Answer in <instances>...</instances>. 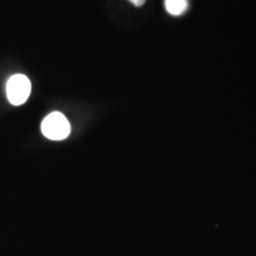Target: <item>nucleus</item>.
Returning a JSON list of instances; mask_svg holds the SVG:
<instances>
[{
  "instance_id": "nucleus-3",
  "label": "nucleus",
  "mask_w": 256,
  "mask_h": 256,
  "mask_svg": "<svg viewBox=\"0 0 256 256\" xmlns=\"http://www.w3.org/2000/svg\"><path fill=\"white\" fill-rule=\"evenodd\" d=\"M166 11L172 16H180L186 12L188 8V0H165Z\"/></svg>"
},
{
  "instance_id": "nucleus-2",
  "label": "nucleus",
  "mask_w": 256,
  "mask_h": 256,
  "mask_svg": "<svg viewBox=\"0 0 256 256\" xmlns=\"http://www.w3.org/2000/svg\"><path fill=\"white\" fill-rule=\"evenodd\" d=\"M6 94L10 104L20 106L28 101L31 94V82L23 74H17L8 80L6 86Z\"/></svg>"
},
{
  "instance_id": "nucleus-1",
  "label": "nucleus",
  "mask_w": 256,
  "mask_h": 256,
  "mask_svg": "<svg viewBox=\"0 0 256 256\" xmlns=\"http://www.w3.org/2000/svg\"><path fill=\"white\" fill-rule=\"evenodd\" d=\"M72 127L68 119L60 112H54L48 115L42 122V133L50 140H64L70 136Z\"/></svg>"
},
{
  "instance_id": "nucleus-4",
  "label": "nucleus",
  "mask_w": 256,
  "mask_h": 256,
  "mask_svg": "<svg viewBox=\"0 0 256 256\" xmlns=\"http://www.w3.org/2000/svg\"><path fill=\"white\" fill-rule=\"evenodd\" d=\"M130 2L136 6H142L144 4H145L146 0H130Z\"/></svg>"
}]
</instances>
